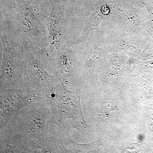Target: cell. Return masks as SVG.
Wrapping results in <instances>:
<instances>
[{
  "label": "cell",
  "instance_id": "6da1fadb",
  "mask_svg": "<svg viewBox=\"0 0 153 153\" xmlns=\"http://www.w3.org/2000/svg\"><path fill=\"white\" fill-rule=\"evenodd\" d=\"M52 113L47 99L25 107L0 131L1 144L16 147L20 153H38L42 141L53 131Z\"/></svg>",
  "mask_w": 153,
  "mask_h": 153
},
{
  "label": "cell",
  "instance_id": "7a4b0ae2",
  "mask_svg": "<svg viewBox=\"0 0 153 153\" xmlns=\"http://www.w3.org/2000/svg\"><path fill=\"white\" fill-rule=\"evenodd\" d=\"M1 16L9 20L18 35H25L33 45L49 47L46 19L50 14L49 0H0Z\"/></svg>",
  "mask_w": 153,
  "mask_h": 153
},
{
  "label": "cell",
  "instance_id": "3957f363",
  "mask_svg": "<svg viewBox=\"0 0 153 153\" xmlns=\"http://www.w3.org/2000/svg\"><path fill=\"white\" fill-rule=\"evenodd\" d=\"M0 86L6 88L24 87L25 55L13 25L1 16Z\"/></svg>",
  "mask_w": 153,
  "mask_h": 153
},
{
  "label": "cell",
  "instance_id": "277c9868",
  "mask_svg": "<svg viewBox=\"0 0 153 153\" xmlns=\"http://www.w3.org/2000/svg\"><path fill=\"white\" fill-rule=\"evenodd\" d=\"M56 92L46 99L52 113V123L57 126L61 134H69L76 129L86 134L88 126L82 114L79 88L69 91L64 86L55 85Z\"/></svg>",
  "mask_w": 153,
  "mask_h": 153
},
{
  "label": "cell",
  "instance_id": "5b68a950",
  "mask_svg": "<svg viewBox=\"0 0 153 153\" xmlns=\"http://www.w3.org/2000/svg\"><path fill=\"white\" fill-rule=\"evenodd\" d=\"M22 41L25 55L23 88H33L43 98H49L56 92L54 75L49 74L27 43Z\"/></svg>",
  "mask_w": 153,
  "mask_h": 153
},
{
  "label": "cell",
  "instance_id": "8992f818",
  "mask_svg": "<svg viewBox=\"0 0 153 153\" xmlns=\"http://www.w3.org/2000/svg\"><path fill=\"white\" fill-rule=\"evenodd\" d=\"M0 131L5 127L11 118L32 102L44 98L33 88H0Z\"/></svg>",
  "mask_w": 153,
  "mask_h": 153
},
{
  "label": "cell",
  "instance_id": "52a82bcc",
  "mask_svg": "<svg viewBox=\"0 0 153 153\" xmlns=\"http://www.w3.org/2000/svg\"><path fill=\"white\" fill-rule=\"evenodd\" d=\"M51 6L49 16L46 19L48 33L49 52L57 50L67 39V6L57 0H49Z\"/></svg>",
  "mask_w": 153,
  "mask_h": 153
},
{
  "label": "cell",
  "instance_id": "ba28073f",
  "mask_svg": "<svg viewBox=\"0 0 153 153\" xmlns=\"http://www.w3.org/2000/svg\"><path fill=\"white\" fill-rule=\"evenodd\" d=\"M77 47L74 42L66 39L57 49L53 71L55 85L66 87L74 74Z\"/></svg>",
  "mask_w": 153,
  "mask_h": 153
},
{
  "label": "cell",
  "instance_id": "9c48e42d",
  "mask_svg": "<svg viewBox=\"0 0 153 153\" xmlns=\"http://www.w3.org/2000/svg\"><path fill=\"white\" fill-rule=\"evenodd\" d=\"M59 128L50 132L42 141L39 149L41 153H71L64 146Z\"/></svg>",
  "mask_w": 153,
  "mask_h": 153
},
{
  "label": "cell",
  "instance_id": "30bf717a",
  "mask_svg": "<svg viewBox=\"0 0 153 153\" xmlns=\"http://www.w3.org/2000/svg\"><path fill=\"white\" fill-rule=\"evenodd\" d=\"M57 1L67 6H68V4H69V2H70V0H57Z\"/></svg>",
  "mask_w": 153,
  "mask_h": 153
}]
</instances>
